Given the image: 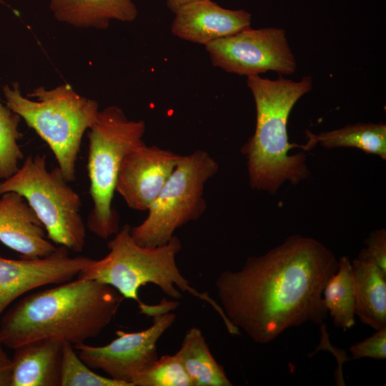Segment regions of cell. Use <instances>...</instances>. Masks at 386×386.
<instances>
[{
	"mask_svg": "<svg viewBox=\"0 0 386 386\" xmlns=\"http://www.w3.org/2000/svg\"><path fill=\"white\" fill-rule=\"evenodd\" d=\"M256 108L253 135L242 148L246 157L249 183L252 189L276 194L289 182L298 184L310 175L303 152L290 154L293 148L305 151V144L290 143L287 133L290 114L312 88L311 76L299 81L282 76L272 80L259 75L247 76Z\"/></svg>",
	"mask_w": 386,
	"mask_h": 386,
	"instance_id": "obj_3",
	"label": "cell"
},
{
	"mask_svg": "<svg viewBox=\"0 0 386 386\" xmlns=\"http://www.w3.org/2000/svg\"><path fill=\"white\" fill-rule=\"evenodd\" d=\"M182 156L144 144L124 158L118 173L116 192L129 208L147 211Z\"/></svg>",
	"mask_w": 386,
	"mask_h": 386,
	"instance_id": "obj_12",
	"label": "cell"
},
{
	"mask_svg": "<svg viewBox=\"0 0 386 386\" xmlns=\"http://www.w3.org/2000/svg\"><path fill=\"white\" fill-rule=\"evenodd\" d=\"M338 260L337 272L328 279L324 287L322 300L335 327L347 330L355 325L352 264L346 256Z\"/></svg>",
	"mask_w": 386,
	"mask_h": 386,
	"instance_id": "obj_20",
	"label": "cell"
},
{
	"mask_svg": "<svg viewBox=\"0 0 386 386\" xmlns=\"http://www.w3.org/2000/svg\"><path fill=\"white\" fill-rule=\"evenodd\" d=\"M58 21L77 28L104 29L111 20L130 22L138 15L132 0H50Z\"/></svg>",
	"mask_w": 386,
	"mask_h": 386,
	"instance_id": "obj_16",
	"label": "cell"
},
{
	"mask_svg": "<svg viewBox=\"0 0 386 386\" xmlns=\"http://www.w3.org/2000/svg\"><path fill=\"white\" fill-rule=\"evenodd\" d=\"M11 365L0 366V386H10Z\"/></svg>",
	"mask_w": 386,
	"mask_h": 386,
	"instance_id": "obj_26",
	"label": "cell"
},
{
	"mask_svg": "<svg viewBox=\"0 0 386 386\" xmlns=\"http://www.w3.org/2000/svg\"><path fill=\"white\" fill-rule=\"evenodd\" d=\"M20 117L0 102V179L11 177L19 169L24 154L18 144L22 134L18 127Z\"/></svg>",
	"mask_w": 386,
	"mask_h": 386,
	"instance_id": "obj_21",
	"label": "cell"
},
{
	"mask_svg": "<svg viewBox=\"0 0 386 386\" xmlns=\"http://www.w3.org/2000/svg\"><path fill=\"white\" fill-rule=\"evenodd\" d=\"M175 319V314L169 312L153 317L152 325L145 330L116 331L117 337L106 345L84 342L74 347L91 369L101 370L108 377L134 386V379L158 359L157 343Z\"/></svg>",
	"mask_w": 386,
	"mask_h": 386,
	"instance_id": "obj_10",
	"label": "cell"
},
{
	"mask_svg": "<svg viewBox=\"0 0 386 386\" xmlns=\"http://www.w3.org/2000/svg\"><path fill=\"white\" fill-rule=\"evenodd\" d=\"M11 363V359L9 358L6 351L4 350V345L0 340V366H9Z\"/></svg>",
	"mask_w": 386,
	"mask_h": 386,
	"instance_id": "obj_28",
	"label": "cell"
},
{
	"mask_svg": "<svg viewBox=\"0 0 386 386\" xmlns=\"http://www.w3.org/2000/svg\"><path fill=\"white\" fill-rule=\"evenodd\" d=\"M338 265L320 241L291 235L263 255L249 257L239 270L220 273L219 305L239 331L256 343H269L290 327L324 325L322 291Z\"/></svg>",
	"mask_w": 386,
	"mask_h": 386,
	"instance_id": "obj_1",
	"label": "cell"
},
{
	"mask_svg": "<svg viewBox=\"0 0 386 386\" xmlns=\"http://www.w3.org/2000/svg\"><path fill=\"white\" fill-rule=\"evenodd\" d=\"M372 336L350 347L352 359L370 357L385 360L386 357V327L376 330Z\"/></svg>",
	"mask_w": 386,
	"mask_h": 386,
	"instance_id": "obj_25",
	"label": "cell"
},
{
	"mask_svg": "<svg viewBox=\"0 0 386 386\" xmlns=\"http://www.w3.org/2000/svg\"><path fill=\"white\" fill-rule=\"evenodd\" d=\"M63 344L42 339L16 348L11 358L10 386L60 385Z\"/></svg>",
	"mask_w": 386,
	"mask_h": 386,
	"instance_id": "obj_15",
	"label": "cell"
},
{
	"mask_svg": "<svg viewBox=\"0 0 386 386\" xmlns=\"http://www.w3.org/2000/svg\"><path fill=\"white\" fill-rule=\"evenodd\" d=\"M219 169L216 160L206 151L182 156L179 163L149 208L148 215L131 227L134 240L144 247L167 243L178 228L198 219L205 212V184Z\"/></svg>",
	"mask_w": 386,
	"mask_h": 386,
	"instance_id": "obj_8",
	"label": "cell"
},
{
	"mask_svg": "<svg viewBox=\"0 0 386 386\" xmlns=\"http://www.w3.org/2000/svg\"><path fill=\"white\" fill-rule=\"evenodd\" d=\"M0 242L24 259L44 257L56 248L26 199L14 192L0 197Z\"/></svg>",
	"mask_w": 386,
	"mask_h": 386,
	"instance_id": "obj_14",
	"label": "cell"
},
{
	"mask_svg": "<svg viewBox=\"0 0 386 386\" xmlns=\"http://www.w3.org/2000/svg\"><path fill=\"white\" fill-rule=\"evenodd\" d=\"M88 134L87 171L93 207L86 227L107 239L119 232V216L112 207L117 179L124 158L144 144L145 124L129 120L121 108L99 111Z\"/></svg>",
	"mask_w": 386,
	"mask_h": 386,
	"instance_id": "obj_6",
	"label": "cell"
},
{
	"mask_svg": "<svg viewBox=\"0 0 386 386\" xmlns=\"http://www.w3.org/2000/svg\"><path fill=\"white\" fill-rule=\"evenodd\" d=\"M365 247L357 258L376 264L386 274V229L382 228L370 234Z\"/></svg>",
	"mask_w": 386,
	"mask_h": 386,
	"instance_id": "obj_24",
	"label": "cell"
},
{
	"mask_svg": "<svg viewBox=\"0 0 386 386\" xmlns=\"http://www.w3.org/2000/svg\"><path fill=\"white\" fill-rule=\"evenodd\" d=\"M355 315L375 330L386 327V274L372 262L354 259Z\"/></svg>",
	"mask_w": 386,
	"mask_h": 386,
	"instance_id": "obj_17",
	"label": "cell"
},
{
	"mask_svg": "<svg viewBox=\"0 0 386 386\" xmlns=\"http://www.w3.org/2000/svg\"><path fill=\"white\" fill-rule=\"evenodd\" d=\"M134 386H192L177 355H165L154 361L133 382Z\"/></svg>",
	"mask_w": 386,
	"mask_h": 386,
	"instance_id": "obj_23",
	"label": "cell"
},
{
	"mask_svg": "<svg viewBox=\"0 0 386 386\" xmlns=\"http://www.w3.org/2000/svg\"><path fill=\"white\" fill-rule=\"evenodd\" d=\"M124 297L112 287L79 279L32 293L1 317L0 340L8 348L51 339L72 345L99 336Z\"/></svg>",
	"mask_w": 386,
	"mask_h": 386,
	"instance_id": "obj_2",
	"label": "cell"
},
{
	"mask_svg": "<svg viewBox=\"0 0 386 386\" xmlns=\"http://www.w3.org/2000/svg\"><path fill=\"white\" fill-rule=\"evenodd\" d=\"M124 224L108 244L109 253L92 262L82 269L77 278L93 279L115 289L124 298L138 303L139 312L149 316L153 305L142 302L139 289L153 284L174 300L182 297L181 292H188L209 305L219 315L229 333L239 335V330L227 318L222 307L207 292L193 287L180 272L176 256L182 249L180 239L174 235L161 246L144 247L138 244Z\"/></svg>",
	"mask_w": 386,
	"mask_h": 386,
	"instance_id": "obj_4",
	"label": "cell"
},
{
	"mask_svg": "<svg viewBox=\"0 0 386 386\" xmlns=\"http://www.w3.org/2000/svg\"><path fill=\"white\" fill-rule=\"evenodd\" d=\"M9 192L26 199L50 241L74 252L82 251L86 226L80 213V197L58 166L47 169L46 155L28 156L15 173L1 181L0 196Z\"/></svg>",
	"mask_w": 386,
	"mask_h": 386,
	"instance_id": "obj_7",
	"label": "cell"
},
{
	"mask_svg": "<svg viewBox=\"0 0 386 386\" xmlns=\"http://www.w3.org/2000/svg\"><path fill=\"white\" fill-rule=\"evenodd\" d=\"M92 260L84 256L70 257L64 246L37 259H14L0 255V317L22 295L41 286L70 281Z\"/></svg>",
	"mask_w": 386,
	"mask_h": 386,
	"instance_id": "obj_11",
	"label": "cell"
},
{
	"mask_svg": "<svg viewBox=\"0 0 386 386\" xmlns=\"http://www.w3.org/2000/svg\"><path fill=\"white\" fill-rule=\"evenodd\" d=\"M172 33L177 37L204 46L250 26L251 14L227 9L212 0H194L174 12Z\"/></svg>",
	"mask_w": 386,
	"mask_h": 386,
	"instance_id": "obj_13",
	"label": "cell"
},
{
	"mask_svg": "<svg viewBox=\"0 0 386 386\" xmlns=\"http://www.w3.org/2000/svg\"><path fill=\"white\" fill-rule=\"evenodd\" d=\"M305 151L320 144L326 149L356 148L366 154L386 159V125L382 123H357L315 134L306 132Z\"/></svg>",
	"mask_w": 386,
	"mask_h": 386,
	"instance_id": "obj_18",
	"label": "cell"
},
{
	"mask_svg": "<svg viewBox=\"0 0 386 386\" xmlns=\"http://www.w3.org/2000/svg\"><path fill=\"white\" fill-rule=\"evenodd\" d=\"M75 352L72 345L64 342L60 368V386H129L93 372Z\"/></svg>",
	"mask_w": 386,
	"mask_h": 386,
	"instance_id": "obj_22",
	"label": "cell"
},
{
	"mask_svg": "<svg viewBox=\"0 0 386 386\" xmlns=\"http://www.w3.org/2000/svg\"><path fill=\"white\" fill-rule=\"evenodd\" d=\"M2 91L6 106L46 143L64 178L74 181L83 136L99 111L97 102L80 96L69 84L49 90L39 86L27 97L17 82Z\"/></svg>",
	"mask_w": 386,
	"mask_h": 386,
	"instance_id": "obj_5",
	"label": "cell"
},
{
	"mask_svg": "<svg viewBox=\"0 0 386 386\" xmlns=\"http://www.w3.org/2000/svg\"><path fill=\"white\" fill-rule=\"evenodd\" d=\"M0 4L6 5V3L3 0H0Z\"/></svg>",
	"mask_w": 386,
	"mask_h": 386,
	"instance_id": "obj_29",
	"label": "cell"
},
{
	"mask_svg": "<svg viewBox=\"0 0 386 386\" xmlns=\"http://www.w3.org/2000/svg\"><path fill=\"white\" fill-rule=\"evenodd\" d=\"M194 0H167V5L168 8L174 13L182 6Z\"/></svg>",
	"mask_w": 386,
	"mask_h": 386,
	"instance_id": "obj_27",
	"label": "cell"
},
{
	"mask_svg": "<svg viewBox=\"0 0 386 386\" xmlns=\"http://www.w3.org/2000/svg\"><path fill=\"white\" fill-rule=\"evenodd\" d=\"M189 375L192 386H232L223 367L212 355L197 327L189 329L175 353Z\"/></svg>",
	"mask_w": 386,
	"mask_h": 386,
	"instance_id": "obj_19",
	"label": "cell"
},
{
	"mask_svg": "<svg viewBox=\"0 0 386 386\" xmlns=\"http://www.w3.org/2000/svg\"><path fill=\"white\" fill-rule=\"evenodd\" d=\"M212 63L227 72L247 76L269 71L290 75L297 61L284 29L275 27L242 31L207 45Z\"/></svg>",
	"mask_w": 386,
	"mask_h": 386,
	"instance_id": "obj_9",
	"label": "cell"
}]
</instances>
